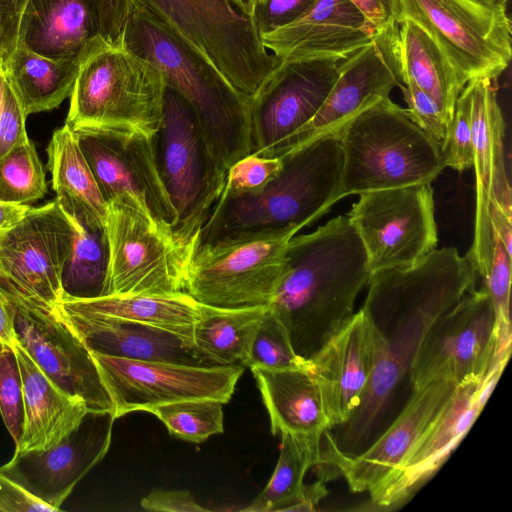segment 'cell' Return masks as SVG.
Segmentation results:
<instances>
[{"mask_svg": "<svg viewBox=\"0 0 512 512\" xmlns=\"http://www.w3.org/2000/svg\"><path fill=\"white\" fill-rule=\"evenodd\" d=\"M393 24L377 32L372 40L338 64V76L316 115L285 141L271 158L301 147L313 139L341 129L361 111L389 97L398 87L392 36Z\"/></svg>", "mask_w": 512, "mask_h": 512, "instance_id": "obj_21", "label": "cell"}, {"mask_svg": "<svg viewBox=\"0 0 512 512\" xmlns=\"http://www.w3.org/2000/svg\"><path fill=\"white\" fill-rule=\"evenodd\" d=\"M280 158V169L261 190L238 194L222 191L201 230L199 243L260 230L286 229L297 234L340 199V129Z\"/></svg>", "mask_w": 512, "mask_h": 512, "instance_id": "obj_4", "label": "cell"}, {"mask_svg": "<svg viewBox=\"0 0 512 512\" xmlns=\"http://www.w3.org/2000/svg\"><path fill=\"white\" fill-rule=\"evenodd\" d=\"M223 403L211 399L183 400L153 407L169 433L188 442L201 443L222 433Z\"/></svg>", "mask_w": 512, "mask_h": 512, "instance_id": "obj_37", "label": "cell"}, {"mask_svg": "<svg viewBox=\"0 0 512 512\" xmlns=\"http://www.w3.org/2000/svg\"><path fill=\"white\" fill-rule=\"evenodd\" d=\"M106 203L108 265L101 296L185 292L197 245L159 221L138 197L128 192Z\"/></svg>", "mask_w": 512, "mask_h": 512, "instance_id": "obj_7", "label": "cell"}, {"mask_svg": "<svg viewBox=\"0 0 512 512\" xmlns=\"http://www.w3.org/2000/svg\"><path fill=\"white\" fill-rule=\"evenodd\" d=\"M115 419L113 412L89 411L80 425L54 447L15 451L0 469L58 511L76 484L108 452Z\"/></svg>", "mask_w": 512, "mask_h": 512, "instance_id": "obj_22", "label": "cell"}, {"mask_svg": "<svg viewBox=\"0 0 512 512\" xmlns=\"http://www.w3.org/2000/svg\"><path fill=\"white\" fill-rule=\"evenodd\" d=\"M476 1H479V2H482V3H486V4L500 3L497 0H476Z\"/></svg>", "mask_w": 512, "mask_h": 512, "instance_id": "obj_55", "label": "cell"}, {"mask_svg": "<svg viewBox=\"0 0 512 512\" xmlns=\"http://www.w3.org/2000/svg\"><path fill=\"white\" fill-rule=\"evenodd\" d=\"M383 349V336L361 308L309 358L330 428L357 409Z\"/></svg>", "mask_w": 512, "mask_h": 512, "instance_id": "obj_23", "label": "cell"}, {"mask_svg": "<svg viewBox=\"0 0 512 512\" xmlns=\"http://www.w3.org/2000/svg\"><path fill=\"white\" fill-rule=\"evenodd\" d=\"M126 0H26L17 46L54 60H83L121 46Z\"/></svg>", "mask_w": 512, "mask_h": 512, "instance_id": "obj_16", "label": "cell"}, {"mask_svg": "<svg viewBox=\"0 0 512 512\" xmlns=\"http://www.w3.org/2000/svg\"><path fill=\"white\" fill-rule=\"evenodd\" d=\"M359 195L347 216L363 243L371 273L411 266L436 249L431 183Z\"/></svg>", "mask_w": 512, "mask_h": 512, "instance_id": "obj_13", "label": "cell"}, {"mask_svg": "<svg viewBox=\"0 0 512 512\" xmlns=\"http://www.w3.org/2000/svg\"><path fill=\"white\" fill-rule=\"evenodd\" d=\"M93 313L161 328L180 336L192 347L193 327L204 305L186 292L162 295H112L87 299L62 297L58 307Z\"/></svg>", "mask_w": 512, "mask_h": 512, "instance_id": "obj_31", "label": "cell"}, {"mask_svg": "<svg viewBox=\"0 0 512 512\" xmlns=\"http://www.w3.org/2000/svg\"><path fill=\"white\" fill-rule=\"evenodd\" d=\"M65 213L74 224L75 235L62 271V297H100L108 265L105 224L85 215Z\"/></svg>", "mask_w": 512, "mask_h": 512, "instance_id": "obj_36", "label": "cell"}, {"mask_svg": "<svg viewBox=\"0 0 512 512\" xmlns=\"http://www.w3.org/2000/svg\"><path fill=\"white\" fill-rule=\"evenodd\" d=\"M376 31L350 0H316L295 21L261 36L281 61H343L368 44Z\"/></svg>", "mask_w": 512, "mask_h": 512, "instance_id": "obj_25", "label": "cell"}, {"mask_svg": "<svg viewBox=\"0 0 512 512\" xmlns=\"http://www.w3.org/2000/svg\"><path fill=\"white\" fill-rule=\"evenodd\" d=\"M333 60L281 61L249 99L251 154L271 158L316 115L338 76Z\"/></svg>", "mask_w": 512, "mask_h": 512, "instance_id": "obj_17", "label": "cell"}, {"mask_svg": "<svg viewBox=\"0 0 512 512\" xmlns=\"http://www.w3.org/2000/svg\"><path fill=\"white\" fill-rule=\"evenodd\" d=\"M121 46L157 67L190 104L226 174L251 154L250 98L139 0H126Z\"/></svg>", "mask_w": 512, "mask_h": 512, "instance_id": "obj_3", "label": "cell"}, {"mask_svg": "<svg viewBox=\"0 0 512 512\" xmlns=\"http://www.w3.org/2000/svg\"><path fill=\"white\" fill-rule=\"evenodd\" d=\"M286 229L243 232L199 243L192 256L185 292L221 309L267 306L285 268Z\"/></svg>", "mask_w": 512, "mask_h": 512, "instance_id": "obj_8", "label": "cell"}, {"mask_svg": "<svg viewBox=\"0 0 512 512\" xmlns=\"http://www.w3.org/2000/svg\"><path fill=\"white\" fill-rule=\"evenodd\" d=\"M497 341V325L488 291L468 292L428 329L409 368L413 389L444 378L456 385L487 373Z\"/></svg>", "mask_w": 512, "mask_h": 512, "instance_id": "obj_15", "label": "cell"}, {"mask_svg": "<svg viewBox=\"0 0 512 512\" xmlns=\"http://www.w3.org/2000/svg\"><path fill=\"white\" fill-rule=\"evenodd\" d=\"M267 306L221 309L204 305L193 327L194 351L209 365L246 366Z\"/></svg>", "mask_w": 512, "mask_h": 512, "instance_id": "obj_35", "label": "cell"}, {"mask_svg": "<svg viewBox=\"0 0 512 512\" xmlns=\"http://www.w3.org/2000/svg\"><path fill=\"white\" fill-rule=\"evenodd\" d=\"M490 217L493 232L507 252L512 255V218L506 216L498 207L491 205Z\"/></svg>", "mask_w": 512, "mask_h": 512, "instance_id": "obj_51", "label": "cell"}, {"mask_svg": "<svg viewBox=\"0 0 512 512\" xmlns=\"http://www.w3.org/2000/svg\"><path fill=\"white\" fill-rule=\"evenodd\" d=\"M0 414L18 444L24 421L22 379L15 351L0 342Z\"/></svg>", "mask_w": 512, "mask_h": 512, "instance_id": "obj_40", "label": "cell"}, {"mask_svg": "<svg viewBox=\"0 0 512 512\" xmlns=\"http://www.w3.org/2000/svg\"><path fill=\"white\" fill-rule=\"evenodd\" d=\"M377 32L396 24L399 0H350Z\"/></svg>", "mask_w": 512, "mask_h": 512, "instance_id": "obj_49", "label": "cell"}, {"mask_svg": "<svg viewBox=\"0 0 512 512\" xmlns=\"http://www.w3.org/2000/svg\"><path fill=\"white\" fill-rule=\"evenodd\" d=\"M6 84V76L3 70V66L0 68V113L3 105L4 89Z\"/></svg>", "mask_w": 512, "mask_h": 512, "instance_id": "obj_54", "label": "cell"}, {"mask_svg": "<svg viewBox=\"0 0 512 512\" xmlns=\"http://www.w3.org/2000/svg\"><path fill=\"white\" fill-rule=\"evenodd\" d=\"M392 51L398 78L408 77L426 93L449 124L464 85L435 42L417 24L406 19L393 32Z\"/></svg>", "mask_w": 512, "mask_h": 512, "instance_id": "obj_30", "label": "cell"}, {"mask_svg": "<svg viewBox=\"0 0 512 512\" xmlns=\"http://www.w3.org/2000/svg\"><path fill=\"white\" fill-rule=\"evenodd\" d=\"M0 342L13 350L19 343L14 322L13 305L7 294L0 288Z\"/></svg>", "mask_w": 512, "mask_h": 512, "instance_id": "obj_50", "label": "cell"}, {"mask_svg": "<svg viewBox=\"0 0 512 512\" xmlns=\"http://www.w3.org/2000/svg\"><path fill=\"white\" fill-rule=\"evenodd\" d=\"M10 301L18 339L48 378L65 392L82 398L89 411L113 412L90 350L58 312L17 299Z\"/></svg>", "mask_w": 512, "mask_h": 512, "instance_id": "obj_19", "label": "cell"}, {"mask_svg": "<svg viewBox=\"0 0 512 512\" xmlns=\"http://www.w3.org/2000/svg\"><path fill=\"white\" fill-rule=\"evenodd\" d=\"M261 1V0H260Z\"/></svg>", "mask_w": 512, "mask_h": 512, "instance_id": "obj_58", "label": "cell"}, {"mask_svg": "<svg viewBox=\"0 0 512 512\" xmlns=\"http://www.w3.org/2000/svg\"><path fill=\"white\" fill-rule=\"evenodd\" d=\"M27 116L17 93L6 79L0 113V157L29 141L26 132Z\"/></svg>", "mask_w": 512, "mask_h": 512, "instance_id": "obj_44", "label": "cell"}, {"mask_svg": "<svg viewBox=\"0 0 512 512\" xmlns=\"http://www.w3.org/2000/svg\"><path fill=\"white\" fill-rule=\"evenodd\" d=\"M250 369L268 411L273 435L290 433L317 438L331 429L310 371Z\"/></svg>", "mask_w": 512, "mask_h": 512, "instance_id": "obj_29", "label": "cell"}, {"mask_svg": "<svg viewBox=\"0 0 512 512\" xmlns=\"http://www.w3.org/2000/svg\"><path fill=\"white\" fill-rule=\"evenodd\" d=\"M26 0H0V58L5 61L17 47L21 14Z\"/></svg>", "mask_w": 512, "mask_h": 512, "instance_id": "obj_48", "label": "cell"}, {"mask_svg": "<svg viewBox=\"0 0 512 512\" xmlns=\"http://www.w3.org/2000/svg\"><path fill=\"white\" fill-rule=\"evenodd\" d=\"M47 154L52 187L62 209L105 224L107 203L67 124L54 131Z\"/></svg>", "mask_w": 512, "mask_h": 512, "instance_id": "obj_33", "label": "cell"}, {"mask_svg": "<svg viewBox=\"0 0 512 512\" xmlns=\"http://www.w3.org/2000/svg\"><path fill=\"white\" fill-rule=\"evenodd\" d=\"M409 19L435 42L465 86L497 79L512 57L507 4L476 0H399L397 24Z\"/></svg>", "mask_w": 512, "mask_h": 512, "instance_id": "obj_11", "label": "cell"}, {"mask_svg": "<svg viewBox=\"0 0 512 512\" xmlns=\"http://www.w3.org/2000/svg\"><path fill=\"white\" fill-rule=\"evenodd\" d=\"M1 285H2V282H1V277H0V288H1ZM2 289V288H1Z\"/></svg>", "mask_w": 512, "mask_h": 512, "instance_id": "obj_57", "label": "cell"}, {"mask_svg": "<svg viewBox=\"0 0 512 512\" xmlns=\"http://www.w3.org/2000/svg\"><path fill=\"white\" fill-rule=\"evenodd\" d=\"M141 507L157 512H205L188 490L154 489L141 500Z\"/></svg>", "mask_w": 512, "mask_h": 512, "instance_id": "obj_47", "label": "cell"}, {"mask_svg": "<svg viewBox=\"0 0 512 512\" xmlns=\"http://www.w3.org/2000/svg\"><path fill=\"white\" fill-rule=\"evenodd\" d=\"M399 88L402 91L408 112L415 122L428 133L440 146L443 145L448 122L437 104L408 77L400 76Z\"/></svg>", "mask_w": 512, "mask_h": 512, "instance_id": "obj_43", "label": "cell"}, {"mask_svg": "<svg viewBox=\"0 0 512 512\" xmlns=\"http://www.w3.org/2000/svg\"><path fill=\"white\" fill-rule=\"evenodd\" d=\"M246 366L311 371L312 364L310 359L296 353L287 327L267 306L255 333Z\"/></svg>", "mask_w": 512, "mask_h": 512, "instance_id": "obj_39", "label": "cell"}, {"mask_svg": "<svg viewBox=\"0 0 512 512\" xmlns=\"http://www.w3.org/2000/svg\"><path fill=\"white\" fill-rule=\"evenodd\" d=\"M456 384L437 378L413 389L400 414L361 452L343 454L335 443L329 467L343 476L353 492H368L370 498L385 488L398 474L408 454L446 407Z\"/></svg>", "mask_w": 512, "mask_h": 512, "instance_id": "obj_18", "label": "cell"}, {"mask_svg": "<svg viewBox=\"0 0 512 512\" xmlns=\"http://www.w3.org/2000/svg\"><path fill=\"white\" fill-rule=\"evenodd\" d=\"M281 158L250 154L230 167L223 192L253 193L261 190L281 167Z\"/></svg>", "mask_w": 512, "mask_h": 512, "instance_id": "obj_42", "label": "cell"}, {"mask_svg": "<svg viewBox=\"0 0 512 512\" xmlns=\"http://www.w3.org/2000/svg\"><path fill=\"white\" fill-rule=\"evenodd\" d=\"M90 352L112 400L115 418L183 400L211 399L225 404L244 372L242 365H189Z\"/></svg>", "mask_w": 512, "mask_h": 512, "instance_id": "obj_14", "label": "cell"}, {"mask_svg": "<svg viewBox=\"0 0 512 512\" xmlns=\"http://www.w3.org/2000/svg\"><path fill=\"white\" fill-rule=\"evenodd\" d=\"M329 431L317 438L282 433L279 459L270 480L241 511H290L301 502L305 497L307 471L313 466L326 467Z\"/></svg>", "mask_w": 512, "mask_h": 512, "instance_id": "obj_34", "label": "cell"}, {"mask_svg": "<svg viewBox=\"0 0 512 512\" xmlns=\"http://www.w3.org/2000/svg\"><path fill=\"white\" fill-rule=\"evenodd\" d=\"M480 380L456 386L446 407L406 457L397 476L371 498L375 507L406 501L446 461L481 413L476 402Z\"/></svg>", "mask_w": 512, "mask_h": 512, "instance_id": "obj_26", "label": "cell"}, {"mask_svg": "<svg viewBox=\"0 0 512 512\" xmlns=\"http://www.w3.org/2000/svg\"><path fill=\"white\" fill-rule=\"evenodd\" d=\"M316 0H261L256 3L253 20L260 37L298 19Z\"/></svg>", "mask_w": 512, "mask_h": 512, "instance_id": "obj_45", "label": "cell"}, {"mask_svg": "<svg viewBox=\"0 0 512 512\" xmlns=\"http://www.w3.org/2000/svg\"><path fill=\"white\" fill-rule=\"evenodd\" d=\"M31 209L28 204L0 200V233L18 224Z\"/></svg>", "mask_w": 512, "mask_h": 512, "instance_id": "obj_52", "label": "cell"}, {"mask_svg": "<svg viewBox=\"0 0 512 512\" xmlns=\"http://www.w3.org/2000/svg\"><path fill=\"white\" fill-rule=\"evenodd\" d=\"M81 62L54 60L17 46L3 61V70L29 115L57 108L70 97Z\"/></svg>", "mask_w": 512, "mask_h": 512, "instance_id": "obj_32", "label": "cell"}, {"mask_svg": "<svg viewBox=\"0 0 512 512\" xmlns=\"http://www.w3.org/2000/svg\"><path fill=\"white\" fill-rule=\"evenodd\" d=\"M370 275L347 215L290 239L284 274L268 306L287 327L297 354L309 359L354 314Z\"/></svg>", "mask_w": 512, "mask_h": 512, "instance_id": "obj_2", "label": "cell"}, {"mask_svg": "<svg viewBox=\"0 0 512 512\" xmlns=\"http://www.w3.org/2000/svg\"><path fill=\"white\" fill-rule=\"evenodd\" d=\"M56 511L42 502L0 469V512Z\"/></svg>", "mask_w": 512, "mask_h": 512, "instance_id": "obj_46", "label": "cell"}, {"mask_svg": "<svg viewBox=\"0 0 512 512\" xmlns=\"http://www.w3.org/2000/svg\"><path fill=\"white\" fill-rule=\"evenodd\" d=\"M57 312L92 352L127 359L211 366L180 336L167 330L93 313L61 308H57Z\"/></svg>", "mask_w": 512, "mask_h": 512, "instance_id": "obj_27", "label": "cell"}, {"mask_svg": "<svg viewBox=\"0 0 512 512\" xmlns=\"http://www.w3.org/2000/svg\"><path fill=\"white\" fill-rule=\"evenodd\" d=\"M464 88L470 100L476 176L475 231L469 251L475 259L478 274L484 278L493 252L491 205L512 218L511 186L504 160L505 122L493 80H472Z\"/></svg>", "mask_w": 512, "mask_h": 512, "instance_id": "obj_20", "label": "cell"}, {"mask_svg": "<svg viewBox=\"0 0 512 512\" xmlns=\"http://www.w3.org/2000/svg\"><path fill=\"white\" fill-rule=\"evenodd\" d=\"M22 379L24 421L16 452L47 450L67 438L89 412L42 371L20 341L14 348Z\"/></svg>", "mask_w": 512, "mask_h": 512, "instance_id": "obj_28", "label": "cell"}, {"mask_svg": "<svg viewBox=\"0 0 512 512\" xmlns=\"http://www.w3.org/2000/svg\"><path fill=\"white\" fill-rule=\"evenodd\" d=\"M139 1L248 98L281 62L231 0Z\"/></svg>", "mask_w": 512, "mask_h": 512, "instance_id": "obj_10", "label": "cell"}, {"mask_svg": "<svg viewBox=\"0 0 512 512\" xmlns=\"http://www.w3.org/2000/svg\"><path fill=\"white\" fill-rule=\"evenodd\" d=\"M164 91L163 75L151 62L104 45L81 62L65 124L152 138L162 122Z\"/></svg>", "mask_w": 512, "mask_h": 512, "instance_id": "obj_6", "label": "cell"}, {"mask_svg": "<svg viewBox=\"0 0 512 512\" xmlns=\"http://www.w3.org/2000/svg\"><path fill=\"white\" fill-rule=\"evenodd\" d=\"M72 131L106 202L128 192L174 230L178 217L159 173L152 138L90 129Z\"/></svg>", "mask_w": 512, "mask_h": 512, "instance_id": "obj_24", "label": "cell"}, {"mask_svg": "<svg viewBox=\"0 0 512 512\" xmlns=\"http://www.w3.org/2000/svg\"><path fill=\"white\" fill-rule=\"evenodd\" d=\"M74 235V224L56 198L31 207L18 224L1 232V288L7 296L57 312Z\"/></svg>", "mask_w": 512, "mask_h": 512, "instance_id": "obj_12", "label": "cell"}, {"mask_svg": "<svg viewBox=\"0 0 512 512\" xmlns=\"http://www.w3.org/2000/svg\"><path fill=\"white\" fill-rule=\"evenodd\" d=\"M152 143L162 182L177 213L174 231L198 246L227 174L190 104L167 85L162 122Z\"/></svg>", "mask_w": 512, "mask_h": 512, "instance_id": "obj_9", "label": "cell"}, {"mask_svg": "<svg viewBox=\"0 0 512 512\" xmlns=\"http://www.w3.org/2000/svg\"><path fill=\"white\" fill-rule=\"evenodd\" d=\"M3 66V60L0 58V68Z\"/></svg>", "mask_w": 512, "mask_h": 512, "instance_id": "obj_56", "label": "cell"}, {"mask_svg": "<svg viewBox=\"0 0 512 512\" xmlns=\"http://www.w3.org/2000/svg\"><path fill=\"white\" fill-rule=\"evenodd\" d=\"M445 167L459 172L473 166L474 148L470 100L465 88L461 91L441 146Z\"/></svg>", "mask_w": 512, "mask_h": 512, "instance_id": "obj_41", "label": "cell"}, {"mask_svg": "<svg viewBox=\"0 0 512 512\" xmlns=\"http://www.w3.org/2000/svg\"><path fill=\"white\" fill-rule=\"evenodd\" d=\"M234 5L243 13L253 18L254 8L260 0H231Z\"/></svg>", "mask_w": 512, "mask_h": 512, "instance_id": "obj_53", "label": "cell"}, {"mask_svg": "<svg viewBox=\"0 0 512 512\" xmlns=\"http://www.w3.org/2000/svg\"><path fill=\"white\" fill-rule=\"evenodd\" d=\"M46 192L42 163L30 140L0 157V200L28 204Z\"/></svg>", "mask_w": 512, "mask_h": 512, "instance_id": "obj_38", "label": "cell"}, {"mask_svg": "<svg viewBox=\"0 0 512 512\" xmlns=\"http://www.w3.org/2000/svg\"><path fill=\"white\" fill-rule=\"evenodd\" d=\"M340 199L351 194L431 183L444 169L441 146L390 97L340 129Z\"/></svg>", "mask_w": 512, "mask_h": 512, "instance_id": "obj_5", "label": "cell"}, {"mask_svg": "<svg viewBox=\"0 0 512 512\" xmlns=\"http://www.w3.org/2000/svg\"><path fill=\"white\" fill-rule=\"evenodd\" d=\"M470 252L434 249L407 267L371 273L363 309L384 338L380 360L361 402L335 437L346 455L363 450L384 419L431 324L476 288Z\"/></svg>", "mask_w": 512, "mask_h": 512, "instance_id": "obj_1", "label": "cell"}]
</instances>
